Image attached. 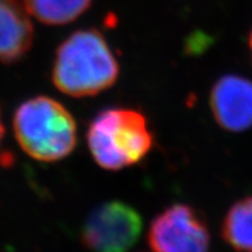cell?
Listing matches in <instances>:
<instances>
[{"label":"cell","mask_w":252,"mask_h":252,"mask_svg":"<svg viewBox=\"0 0 252 252\" xmlns=\"http://www.w3.org/2000/svg\"><path fill=\"white\" fill-rule=\"evenodd\" d=\"M31 17L48 26H62L76 21L93 0H22Z\"/></svg>","instance_id":"9"},{"label":"cell","mask_w":252,"mask_h":252,"mask_svg":"<svg viewBox=\"0 0 252 252\" xmlns=\"http://www.w3.org/2000/svg\"><path fill=\"white\" fill-rule=\"evenodd\" d=\"M148 243L153 252H209L210 230L194 207L174 203L151 221Z\"/></svg>","instance_id":"5"},{"label":"cell","mask_w":252,"mask_h":252,"mask_svg":"<svg viewBox=\"0 0 252 252\" xmlns=\"http://www.w3.org/2000/svg\"><path fill=\"white\" fill-rule=\"evenodd\" d=\"M249 45H250V50H251V54H252V29H251V32H250V37H249Z\"/></svg>","instance_id":"11"},{"label":"cell","mask_w":252,"mask_h":252,"mask_svg":"<svg viewBox=\"0 0 252 252\" xmlns=\"http://www.w3.org/2000/svg\"><path fill=\"white\" fill-rule=\"evenodd\" d=\"M30 17L20 0H0V63H16L30 52L35 36Z\"/></svg>","instance_id":"7"},{"label":"cell","mask_w":252,"mask_h":252,"mask_svg":"<svg viewBox=\"0 0 252 252\" xmlns=\"http://www.w3.org/2000/svg\"><path fill=\"white\" fill-rule=\"evenodd\" d=\"M120 64L96 29L77 30L56 52L52 79L61 93L73 98L98 95L119 79Z\"/></svg>","instance_id":"1"},{"label":"cell","mask_w":252,"mask_h":252,"mask_svg":"<svg viewBox=\"0 0 252 252\" xmlns=\"http://www.w3.org/2000/svg\"><path fill=\"white\" fill-rule=\"evenodd\" d=\"M18 146L40 162H57L70 156L77 144L73 116L58 100L47 95L21 103L13 116Z\"/></svg>","instance_id":"2"},{"label":"cell","mask_w":252,"mask_h":252,"mask_svg":"<svg viewBox=\"0 0 252 252\" xmlns=\"http://www.w3.org/2000/svg\"><path fill=\"white\" fill-rule=\"evenodd\" d=\"M221 236L238 252H252V196L230 206L222 220Z\"/></svg>","instance_id":"8"},{"label":"cell","mask_w":252,"mask_h":252,"mask_svg":"<svg viewBox=\"0 0 252 252\" xmlns=\"http://www.w3.org/2000/svg\"><path fill=\"white\" fill-rule=\"evenodd\" d=\"M210 107L222 130L241 133L252 127V81L239 75L220 77L210 92Z\"/></svg>","instance_id":"6"},{"label":"cell","mask_w":252,"mask_h":252,"mask_svg":"<svg viewBox=\"0 0 252 252\" xmlns=\"http://www.w3.org/2000/svg\"><path fill=\"white\" fill-rule=\"evenodd\" d=\"M142 230V216L133 206L108 201L88 215L81 242L90 252H127L138 242Z\"/></svg>","instance_id":"4"},{"label":"cell","mask_w":252,"mask_h":252,"mask_svg":"<svg viewBox=\"0 0 252 252\" xmlns=\"http://www.w3.org/2000/svg\"><path fill=\"white\" fill-rule=\"evenodd\" d=\"M88 147L104 170L119 171L142 161L153 146L148 120L131 108H108L90 123Z\"/></svg>","instance_id":"3"},{"label":"cell","mask_w":252,"mask_h":252,"mask_svg":"<svg viewBox=\"0 0 252 252\" xmlns=\"http://www.w3.org/2000/svg\"><path fill=\"white\" fill-rule=\"evenodd\" d=\"M3 138H4V125H3V121H1V115H0V143H1Z\"/></svg>","instance_id":"10"}]
</instances>
